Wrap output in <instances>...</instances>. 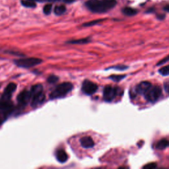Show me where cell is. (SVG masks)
<instances>
[{
  "instance_id": "obj_19",
  "label": "cell",
  "mask_w": 169,
  "mask_h": 169,
  "mask_svg": "<svg viewBox=\"0 0 169 169\" xmlns=\"http://www.w3.org/2000/svg\"><path fill=\"white\" fill-rule=\"evenodd\" d=\"M159 73L163 76H169V65L161 67L159 70Z\"/></svg>"
},
{
  "instance_id": "obj_18",
  "label": "cell",
  "mask_w": 169,
  "mask_h": 169,
  "mask_svg": "<svg viewBox=\"0 0 169 169\" xmlns=\"http://www.w3.org/2000/svg\"><path fill=\"white\" fill-rule=\"evenodd\" d=\"M90 41L89 39H82L79 40H73L67 42V43L73 44V45H83V44H87Z\"/></svg>"
},
{
  "instance_id": "obj_7",
  "label": "cell",
  "mask_w": 169,
  "mask_h": 169,
  "mask_svg": "<svg viewBox=\"0 0 169 169\" xmlns=\"http://www.w3.org/2000/svg\"><path fill=\"white\" fill-rule=\"evenodd\" d=\"M31 98L30 92L27 91H23L17 97L18 103L21 105H26Z\"/></svg>"
},
{
  "instance_id": "obj_14",
  "label": "cell",
  "mask_w": 169,
  "mask_h": 169,
  "mask_svg": "<svg viewBox=\"0 0 169 169\" xmlns=\"http://www.w3.org/2000/svg\"><path fill=\"white\" fill-rule=\"evenodd\" d=\"M122 13L127 16H134L137 13V10L131 8H124L122 10Z\"/></svg>"
},
{
  "instance_id": "obj_4",
  "label": "cell",
  "mask_w": 169,
  "mask_h": 169,
  "mask_svg": "<svg viewBox=\"0 0 169 169\" xmlns=\"http://www.w3.org/2000/svg\"><path fill=\"white\" fill-rule=\"evenodd\" d=\"M42 62V60L36 58H29L24 59H20L15 61V64L21 67L29 68L40 64Z\"/></svg>"
},
{
  "instance_id": "obj_29",
  "label": "cell",
  "mask_w": 169,
  "mask_h": 169,
  "mask_svg": "<svg viewBox=\"0 0 169 169\" xmlns=\"http://www.w3.org/2000/svg\"><path fill=\"white\" fill-rule=\"evenodd\" d=\"M164 10L168 12V13H169V5H167L165 6V7L164 8Z\"/></svg>"
},
{
  "instance_id": "obj_2",
  "label": "cell",
  "mask_w": 169,
  "mask_h": 169,
  "mask_svg": "<svg viewBox=\"0 0 169 169\" xmlns=\"http://www.w3.org/2000/svg\"><path fill=\"white\" fill-rule=\"evenodd\" d=\"M73 85L71 83H61L56 87V88L50 93V97L51 99L64 97L73 89Z\"/></svg>"
},
{
  "instance_id": "obj_23",
  "label": "cell",
  "mask_w": 169,
  "mask_h": 169,
  "mask_svg": "<svg viewBox=\"0 0 169 169\" xmlns=\"http://www.w3.org/2000/svg\"><path fill=\"white\" fill-rule=\"evenodd\" d=\"M58 81V77L55 76H51L48 78V81L50 83H55Z\"/></svg>"
},
{
  "instance_id": "obj_5",
  "label": "cell",
  "mask_w": 169,
  "mask_h": 169,
  "mask_svg": "<svg viewBox=\"0 0 169 169\" xmlns=\"http://www.w3.org/2000/svg\"><path fill=\"white\" fill-rule=\"evenodd\" d=\"M118 94V89L116 87L107 85L104 87L103 91V98L104 101L110 102L116 98Z\"/></svg>"
},
{
  "instance_id": "obj_3",
  "label": "cell",
  "mask_w": 169,
  "mask_h": 169,
  "mask_svg": "<svg viewBox=\"0 0 169 169\" xmlns=\"http://www.w3.org/2000/svg\"><path fill=\"white\" fill-rule=\"evenodd\" d=\"M161 89L158 86H151L147 92L145 94V97L147 101L151 103H155L160 98L161 95Z\"/></svg>"
},
{
  "instance_id": "obj_25",
  "label": "cell",
  "mask_w": 169,
  "mask_h": 169,
  "mask_svg": "<svg viewBox=\"0 0 169 169\" xmlns=\"http://www.w3.org/2000/svg\"><path fill=\"white\" fill-rule=\"evenodd\" d=\"M168 61H169V55H168L167 57H166L165 59H163L162 61H159V63H158V64H157V66H160V65H161V64H163L166 63V62Z\"/></svg>"
},
{
  "instance_id": "obj_9",
  "label": "cell",
  "mask_w": 169,
  "mask_h": 169,
  "mask_svg": "<svg viewBox=\"0 0 169 169\" xmlns=\"http://www.w3.org/2000/svg\"><path fill=\"white\" fill-rule=\"evenodd\" d=\"M45 100V94L40 92L38 95H36L32 97V103H31V106L34 108L37 107L40 105H41Z\"/></svg>"
},
{
  "instance_id": "obj_16",
  "label": "cell",
  "mask_w": 169,
  "mask_h": 169,
  "mask_svg": "<svg viewBox=\"0 0 169 169\" xmlns=\"http://www.w3.org/2000/svg\"><path fill=\"white\" fill-rule=\"evenodd\" d=\"M66 8L64 5H57V6H55L54 8V13L57 15H61L62 14H64L66 12Z\"/></svg>"
},
{
  "instance_id": "obj_8",
  "label": "cell",
  "mask_w": 169,
  "mask_h": 169,
  "mask_svg": "<svg viewBox=\"0 0 169 169\" xmlns=\"http://www.w3.org/2000/svg\"><path fill=\"white\" fill-rule=\"evenodd\" d=\"M152 85L148 81H143L136 87V92L140 95H145Z\"/></svg>"
},
{
  "instance_id": "obj_26",
  "label": "cell",
  "mask_w": 169,
  "mask_h": 169,
  "mask_svg": "<svg viewBox=\"0 0 169 169\" xmlns=\"http://www.w3.org/2000/svg\"><path fill=\"white\" fill-rule=\"evenodd\" d=\"M164 88H165V91L168 93H169V81H166V82L165 83V84H164Z\"/></svg>"
},
{
  "instance_id": "obj_21",
  "label": "cell",
  "mask_w": 169,
  "mask_h": 169,
  "mask_svg": "<svg viewBox=\"0 0 169 169\" xmlns=\"http://www.w3.org/2000/svg\"><path fill=\"white\" fill-rule=\"evenodd\" d=\"M126 76H123V75H114V76H111L110 78L114 81H120L122 79H123Z\"/></svg>"
},
{
  "instance_id": "obj_11",
  "label": "cell",
  "mask_w": 169,
  "mask_h": 169,
  "mask_svg": "<svg viewBox=\"0 0 169 169\" xmlns=\"http://www.w3.org/2000/svg\"><path fill=\"white\" fill-rule=\"evenodd\" d=\"M56 159L61 162V163H64L68 159V156L67 153L64 151V150H59V151L56 153Z\"/></svg>"
},
{
  "instance_id": "obj_24",
  "label": "cell",
  "mask_w": 169,
  "mask_h": 169,
  "mask_svg": "<svg viewBox=\"0 0 169 169\" xmlns=\"http://www.w3.org/2000/svg\"><path fill=\"white\" fill-rule=\"evenodd\" d=\"M156 167V165L155 163H149L147 165L144 166L143 168H147V169H153Z\"/></svg>"
},
{
  "instance_id": "obj_30",
  "label": "cell",
  "mask_w": 169,
  "mask_h": 169,
  "mask_svg": "<svg viewBox=\"0 0 169 169\" xmlns=\"http://www.w3.org/2000/svg\"><path fill=\"white\" fill-rule=\"evenodd\" d=\"M48 2H58V1H60V0H48Z\"/></svg>"
},
{
  "instance_id": "obj_20",
  "label": "cell",
  "mask_w": 169,
  "mask_h": 169,
  "mask_svg": "<svg viewBox=\"0 0 169 169\" xmlns=\"http://www.w3.org/2000/svg\"><path fill=\"white\" fill-rule=\"evenodd\" d=\"M52 9V4H46L45 6V7H44L43 11H44V13H45V14L49 15L50 13H51Z\"/></svg>"
},
{
  "instance_id": "obj_22",
  "label": "cell",
  "mask_w": 169,
  "mask_h": 169,
  "mask_svg": "<svg viewBox=\"0 0 169 169\" xmlns=\"http://www.w3.org/2000/svg\"><path fill=\"white\" fill-rule=\"evenodd\" d=\"M104 20L103 19H98V20H95V21H91V22H89V23H85L83 24L84 27H91V26H93L95 25V24H97L99 23H101L102 21H103Z\"/></svg>"
},
{
  "instance_id": "obj_13",
  "label": "cell",
  "mask_w": 169,
  "mask_h": 169,
  "mask_svg": "<svg viewBox=\"0 0 169 169\" xmlns=\"http://www.w3.org/2000/svg\"><path fill=\"white\" fill-rule=\"evenodd\" d=\"M43 90V87L41 85H35L34 86L32 87V88H31V91H30V95H31V98L33 97L38 95V94L42 92Z\"/></svg>"
},
{
  "instance_id": "obj_28",
  "label": "cell",
  "mask_w": 169,
  "mask_h": 169,
  "mask_svg": "<svg viewBox=\"0 0 169 169\" xmlns=\"http://www.w3.org/2000/svg\"><path fill=\"white\" fill-rule=\"evenodd\" d=\"M64 2H66L67 3H71L73 2L75 0H64Z\"/></svg>"
},
{
  "instance_id": "obj_17",
  "label": "cell",
  "mask_w": 169,
  "mask_h": 169,
  "mask_svg": "<svg viewBox=\"0 0 169 169\" xmlns=\"http://www.w3.org/2000/svg\"><path fill=\"white\" fill-rule=\"evenodd\" d=\"M21 3L24 7H26V8H34L36 6L35 2L32 1V0H21Z\"/></svg>"
},
{
  "instance_id": "obj_12",
  "label": "cell",
  "mask_w": 169,
  "mask_h": 169,
  "mask_svg": "<svg viewBox=\"0 0 169 169\" xmlns=\"http://www.w3.org/2000/svg\"><path fill=\"white\" fill-rule=\"evenodd\" d=\"M17 88V85L14 83H11L8 85V86L6 87V88L5 89V91L3 92L4 95H8L9 97H11L12 93H13L15 90Z\"/></svg>"
},
{
  "instance_id": "obj_1",
  "label": "cell",
  "mask_w": 169,
  "mask_h": 169,
  "mask_svg": "<svg viewBox=\"0 0 169 169\" xmlns=\"http://www.w3.org/2000/svg\"><path fill=\"white\" fill-rule=\"evenodd\" d=\"M116 5V0H89L86 6L93 13H102L114 8Z\"/></svg>"
},
{
  "instance_id": "obj_15",
  "label": "cell",
  "mask_w": 169,
  "mask_h": 169,
  "mask_svg": "<svg viewBox=\"0 0 169 169\" xmlns=\"http://www.w3.org/2000/svg\"><path fill=\"white\" fill-rule=\"evenodd\" d=\"M168 146H169V141L164 139V140H160L157 143V144L156 145V149H159V150H162V149H166Z\"/></svg>"
},
{
  "instance_id": "obj_27",
  "label": "cell",
  "mask_w": 169,
  "mask_h": 169,
  "mask_svg": "<svg viewBox=\"0 0 169 169\" xmlns=\"http://www.w3.org/2000/svg\"><path fill=\"white\" fill-rule=\"evenodd\" d=\"M2 116H5V115L3 114V112L1 110V109H0V122L2 121Z\"/></svg>"
},
{
  "instance_id": "obj_6",
  "label": "cell",
  "mask_w": 169,
  "mask_h": 169,
  "mask_svg": "<svg viewBox=\"0 0 169 169\" xmlns=\"http://www.w3.org/2000/svg\"><path fill=\"white\" fill-rule=\"evenodd\" d=\"M98 89L97 85L89 80H85L82 85V91L87 95H92L95 94Z\"/></svg>"
},
{
  "instance_id": "obj_10",
  "label": "cell",
  "mask_w": 169,
  "mask_h": 169,
  "mask_svg": "<svg viewBox=\"0 0 169 169\" xmlns=\"http://www.w3.org/2000/svg\"><path fill=\"white\" fill-rule=\"evenodd\" d=\"M81 145L83 148L89 149L94 147L95 143L91 137H83L80 140Z\"/></svg>"
}]
</instances>
